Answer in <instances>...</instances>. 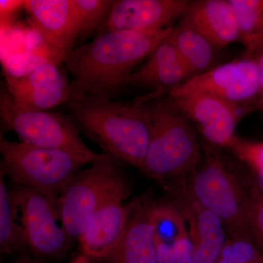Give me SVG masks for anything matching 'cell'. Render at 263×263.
Wrapping results in <instances>:
<instances>
[{"label": "cell", "mask_w": 263, "mask_h": 263, "mask_svg": "<svg viewBox=\"0 0 263 263\" xmlns=\"http://www.w3.org/2000/svg\"><path fill=\"white\" fill-rule=\"evenodd\" d=\"M174 27L148 32L106 31L72 50L64 59L73 77L71 97L89 95L114 98L125 91L133 68L153 53Z\"/></svg>", "instance_id": "1"}, {"label": "cell", "mask_w": 263, "mask_h": 263, "mask_svg": "<svg viewBox=\"0 0 263 263\" xmlns=\"http://www.w3.org/2000/svg\"><path fill=\"white\" fill-rule=\"evenodd\" d=\"M79 130L114 160L142 169L152 119L147 102L117 101L96 95L70 97L66 103Z\"/></svg>", "instance_id": "2"}, {"label": "cell", "mask_w": 263, "mask_h": 263, "mask_svg": "<svg viewBox=\"0 0 263 263\" xmlns=\"http://www.w3.org/2000/svg\"><path fill=\"white\" fill-rule=\"evenodd\" d=\"M200 164L189 175L187 192L217 216L231 238L254 240L249 224V186L234 166L210 146H204Z\"/></svg>", "instance_id": "3"}, {"label": "cell", "mask_w": 263, "mask_h": 263, "mask_svg": "<svg viewBox=\"0 0 263 263\" xmlns=\"http://www.w3.org/2000/svg\"><path fill=\"white\" fill-rule=\"evenodd\" d=\"M147 103L152 115V132L141 171L159 181L189 176L202 159L195 127L164 100Z\"/></svg>", "instance_id": "4"}, {"label": "cell", "mask_w": 263, "mask_h": 263, "mask_svg": "<svg viewBox=\"0 0 263 263\" xmlns=\"http://www.w3.org/2000/svg\"><path fill=\"white\" fill-rule=\"evenodd\" d=\"M1 167L18 186L34 190L58 205L60 195L85 163L60 149L43 148L0 138Z\"/></svg>", "instance_id": "5"}, {"label": "cell", "mask_w": 263, "mask_h": 263, "mask_svg": "<svg viewBox=\"0 0 263 263\" xmlns=\"http://www.w3.org/2000/svg\"><path fill=\"white\" fill-rule=\"evenodd\" d=\"M127 186L119 164L106 155L74 176L57 205L60 222L72 241L79 240L100 205Z\"/></svg>", "instance_id": "6"}, {"label": "cell", "mask_w": 263, "mask_h": 263, "mask_svg": "<svg viewBox=\"0 0 263 263\" xmlns=\"http://www.w3.org/2000/svg\"><path fill=\"white\" fill-rule=\"evenodd\" d=\"M0 117L4 127L14 132L27 144L65 151L86 164H92L101 155L85 144L70 116L46 110H21L15 106L6 88L0 92Z\"/></svg>", "instance_id": "7"}, {"label": "cell", "mask_w": 263, "mask_h": 263, "mask_svg": "<svg viewBox=\"0 0 263 263\" xmlns=\"http://www.w3.org/2000/svg\"><path fill=\"white\" fill-rule=\"evenodd\" d=\"M12 195L26 247L40 258L55 259L65 255L72 240L60 222L57 204L24 186H18Z\"/></svg>", "instance_id": "8"}, {"label": "cell", "mask_w": 263, "mask_h": 263, "mask_svg": "<svg viewBox=\"0 0 263 263\" xmlns=\"http://www.w3.org/2000/svg\"><path fill=\"white\" fill-rule=\"evenodd\" d=\"M259 90L258 67L253 59L245 57L221 64L201 75L193 76L175 88L168 97L206 93L230 103L250 108Z\"/></svg>", "instance_id": "9"}, {"label": "cell", "mask_w": 263, "mask_h": 263, "mask_svg": "<svg viewBox=\"0 0 263 263\" xmlns=\"http://www.w3.org/2000/svg\"><path fill=\"white\" fill-rule=\"evenodd\" d=\"M171 108L187 118L215 147L226 148L246 114L252 110L206 93L193 92L164 100Z\"/></svg>", "instance_id": "10"}, {"label": "cell", "mask_w": 263, "mask_h": 263, "mask_svg": "<svg viewBox=\"0 0 263 263\" xmlns=\"http://www.w3.org/2000/svg\"><path fill=\"white\" fill-rule=\"evenodd\" d=\"M5 76V88L21 110L46 111L67 103L72 95L70 83L55 62H43L24 75Z\"/></svg>", "instance_id": "11"}, {"label": "cell", "mask_w": 263, "mask_h": 263, "mask_svg": "<svg viewBox=\"0 0 263 263\" xmlns=\"http://www.w3.org/2000/svg\"><path fill=\"white\" fill-rule=\"evenodd\" d=\"M129 194L128 185L109 197L95 213L78 240L83 254L91 259H104L117 245L132 214L142 201L138 199L124 203Z\"/></svg>", "instance_id": "12"}, {"label": "cell", "mask_w": 263, "mask_h": 263, "mask_svg": "<svg viewBox=\"0 0 263 263\" xmlns=\"http://www.w3.org/2000/svg\"><path fill=\"white\" fill-rule=\"evenodd\" d=\"M169 35L160 43L147 61L127 79L125 90L141 89L149 91L146 95L136 97L134 101L136 103H143L168 95L173 89L192 78Z\"/></svg>", "instance_id": "13"}, {"label": "cell", "mask_w": 263, "mask_h": 263, "mask_svg": "<svg viewBox=\"0 0 263 263\" xmlns=\"http://www.w3.org/2000/svg\"><path fill=\"white\" fill-rule=\"evenodd\" d=\"M24 9L33 28L64 60L79 37V17L72 0H27Z\"/></svg>", "instance_id": "14"}, {"label": "cell", "mask_w": 263, "mask_h": 263, "mask_svg": "<svg viewBox=\"0 0 263 263\" xmlns=\"http://www.w3.org/2000/svg\"><path fill=\"white\" fill-rule=\"evenodd\" d=\"M189 0H115L100 32L124 30L148 32L172 27Z\"/></svg>", "instance_id": "15"}, {"label": "cell", "mask_w": 263, "mask_h": 263, "mask_svg": "<svg viewBox=\"0 0 263 263\" xmlns=\"http://www.w3.org/2000/svg\"><path fill=\"white\" fill-rule=\"evenodd\" d=\"M179 25L196 31L220 48L241 42L238 22L228 0L190 1L180 16Z\"/></svg>", "instance_id": "16"}, {"label": "cell", "mask_w": 263, "mask_h": 263, "mask_svg": "<svg viewBox=\"0 0 263 263\" xmlns=\"http://www.w3.org/2000/svg\"><path fill=\"white\" fill-rule=\"evenodd\" d=\"M176 194L178 206L190 228L193 263H216L227 239L226 229L217 216L202 207L187 190Z\"/></svg>", "instance_id": "17"}, {"label": "cell", "mask_w": 263, "mask_h": 263, "mask_svg": "<svg viewBox=\"0 0 263 263\" xmlns=\"http://www.w3.org/2000/svg\"><path fill=\"white\" fill-rule=\"evenodd\" d=\"M107 263H158L151 203L141 202L119 243L104 258Z\"/></svg>", "instance_id": "18"}, {"label": "cell", "mask_w": 263, "mask_h": 263, "mask_svg": "<svg viewBox=\"0 0 263 263\" xmlns=\"http://www.w3.org/2000/svg\"><path fill=\"white\" fill-rule=\"evenodd\" d=\"M169 37L192 77L220 65L218 61L221 48L196 31L179 25L174 27Z\"/></svg>", "instance_id": "19"}, {"label": "cell", "mask_w": 263, "mask_h": 263, "mask_svg": "<svg viewBox=\"0 0 263 263\" xmlns=\"http://www.w3.org/2000/svg\"><path fill=\"white\" fill-rule=\"evenodd\" d=\"M4 170L0 168V249L10 254L26 247L22 228L17 221L12 192L5 183Z\"/></svg>", "instance_id": "20"}, {"label": "cell", "mask_w": 263, "mask_h": 263, "mask_svg": "<svg viewBox=\"0 0 263 263\" xmlns=\"http://www.w3.org/2000/svg\"><path fill=\"white\" fill-rule=\"evenodd\" d=\"M151 215L156 240L172 246L189 234L186 219L181 209L170 202L151 204Z\"/></svg>", "instance_id": "21"}, {"label": "cell", "mask_w": 263, "mask_h": 263, "mask_svg": "<svg viewBox=\"0 0 263 263\" xmlns=\"http://www.w3.org/2000/svg\"><path fill=\"white\" fill-rule=\"evenodd\" d=\"M238 22L245 47L263 36V0H228Z\"/></svg>", "instance_id": "22"}, {"label": "cell", "mask_w": 263, "mask_h": 263, "mask_svg": "<svg viewBox=\"0 0 263 263\" xmlns=\"http://www.w3.org/2000/svg\"><path fill=\"white\" fill-rule=\"evenodd\" d=\"M79 17L78 41L84 43L106 22L114 3L113 0H72Z\"/></svg>", "instance_id": "23"}, {"label": "cell", "mask_w": 263, "mask_h": 263, "mask_svg": "<svg viewBox=\"0 0 263 263\" xmlns=\"http://www.w3.org/2000/svg\"><path fill=\"white\" fill-rule=\"evenodd\" d=\"M226 148L248 167L251 179L263 194V142L249 141L235 135Z\"/></svg>", "instance_id": "24"}, {"label": "cell", "mask_w": 263, "mask_h": 263, "mask_svg": "<svg viewBox=\"0 0 263 263\" xmlns=\"http://www.w3.org/2000/svg\"><path fill=\"white\" fill-rule=\"evenodd\" d=\"M263 255L252 239L228 238L216 263H256Z\"/></svg>", "instance_id": "25"}, {"label": "cell", "mask_w": 263, "mask_h": 263, "mask_svg": "<svg viewBox=\"0 0 263 263\" xmlns=\"http://www.w3.org/2000/svg\"><path fill=\"white\" fill-rule=\"evenodd\" d=\"M249 224L254 242L263 255V194L252 179L249 186Z\"/></svg>", "instance_id": "26"}, {"label": "cell", "mask_w": 263, "mask_h": 263, "mask_svg": "<svg viewBox=\"0 0 263 263\" xmlns=\"http://www.w3.org/2000/svg\"><path fill=\"white\" fill-rule=\"evenodd\" d=\"M247 56L253 59L258 67L259 90L258 95L254 100L252 108L254 111L263 114V36L254 40L245 46Z\"/></svg>", "instance_id": "27"}, {"label": "cell", "mask_w": 263, "mask_h": 263, "mask_svg": "<svg viewBox=\"0 0 263 263\" xmlns=\"http://www.w3.org/2000/svg\"><path fill=\"white\" fill-rule=\"evenodd\" d=\"M194 248L190 233L171 246L170 263H193Z\"/></svg>", "instance_id": "28"}, {"label": "cell", "mask_w": 263, "mask_h": 263, "mask_svg": "<svg viewBox=\"0 0 263 263\" xmlns=\"http://www.w3.org/2000/svg\"><path fill=\"white\" fill-rule=\"evenodd\" d=\"M69 263H94L91 262V257H88L86 254L81 253L76 256L75 258L72 259Z\"/></svg>", "instance_id": "29"}, {"label": "cell", "mask_w": 263, "mask_h": 263, "mask_svg": "<svg viewBox=\"0 0 263 263\" xmlns=\"http://www.w3.org/2000/svg\"><path fill=\"white\" fill-rule=\"evenodd\" d=\"M11 263H42L40 262L37 259L31 258V257H26V256H22L18 257V259H15Z\"/></svg>", "instance_id": "30"}, {"label": "cell", "mask_w": 263, "mask_h": 263, "mask_svg": "<svg viewBox=\"0 0 263 263\" xmlns=\"http://www.w3.org/2000/svg\"><path fill=\"white\" fill-rule=\"evenodd\" d=\"M256 263H263V259L262 260L259 261V262H256Z\"/></svg>", "instance_id": "31"}]
</instances>
